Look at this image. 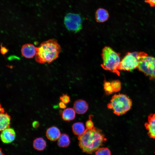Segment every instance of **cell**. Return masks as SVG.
Masks as SVG:
<instances>
[{
	"mask_svg": "<svg viewBox=\"0 0 155 155\" xmlns=\"http://www.w3.org/2000/svg\"><path fill=\"white\" fill-rule=\"evenodd\" d=\"M78 139L82 151L88 154H92L97 150L105 140L102 131L94 127L92 129L86 128Z\"/></svg>",
	"mask_w": 155,
	"mask_h": 155,
	"instance_id": "6da1fadb",
	"label": "cell"
},
{
	"mask_svg": "<svg viewBox=\"0 0 155 155\" xmlns=\"http://www.w3.org/2000/svg\"><path fill=\"white\" fill-rule=\"evenodd\" d=\"M36 61L40 64L49 63L58 57L61 49L57 40L52 39L42 42L36 47Z\"/></svg>",
	"mask_w": 155,
	"mask_h": 155,
	"instance_id": "7a4b0ae2",
	"label": "cell"
},
{
	"mask_svg": "<svg viewBox=\"0 0 155 155\" xmlns=\"http://www.w3.org/2000/svg\"><path fill=\"white\" fill-rule=\"evenodd\" d=\"M101 56L103 60L101 65L102 68L119 76V69L121 61L120 53L115 52L111 47L106 46L102 50Z\"/></svg>",
	"mask_w": 155,
	"mask_h": 155,
	"instance_id": "3957f363",
	"label": "cell"
},
{
	"mask_svg": "<svg viewBox=\"0 0 155 155\" xmlns=\"http://www.w3.org/2000/svg\"><path fill=\"white\" fill-rule=\"evenodd\" d=\"M132 101L126 95L119 94L113 95L110 102L107 104L108 108L113 110V113L117 116L126 113L131 108Z\"/></svg>",
	"mask_w": 155,
	"mask_h": 155,
	"instance_id": "277c9868",
	"label": "cell"
},
{
	"mask_svg": "<svg viewBox=\"0 0 155 155\" xmlns=\"http://www.w3.org/2000/svg\"><path fill=\"white\" fill-rule=\"evenodd\" d=\"M148 55L144 52H128L121 61L119 70L129 71L137 67L141 59Z\"/></svg>",
	"mask_w": 155,
	"mask_h": 155,
	"instance_id": "5b68a950",
	"label": "cell"
},
{
	"mask_svg": "<svg viewBox=\"0 0 155 155\" xmlns=\"http://www.w3.org/2000/svg\"><path fill=\"white\" fill-rule=\"evenodd\" d=\"M139 70L155 81V57L148 55L142 58L137 67Z\"/></svg>",
	"mask_w": 155,
	"mask_h": 155,
	"instance_id": "8992f818",
	"label": "cell"
},
{
	"mask_svg": "<svg viewBox=\"0 0 155 155\" xmlns=\"http://www.w3.org/2000/svg\"><path fill=\"white\" fill-rule=\"evenodd\" d=\"M64 24L68 30L77 32L82 28V20L79 14L71 13H68L65 16Z\"/></svg>",
	"mask_w": 155,
	"mask_h": 155,
	"instance_id": "52a82bcc",
	"label": "cell"
},
{
	"mask_svg": "<svg viewBox=\"0 0 155 155\" xmlns=\"http://www.w3.org/2000/svg\"><path fill=\"white\" fill-rule=\"evenodd\" d=\"M144 126L148 131V134L150 138H155V114L149 115L148 122L144 124Z\"/></svg>",
	"mask_w": 155,
	"mask_h": 155,
	"instance_id": "ba28073f",
	"label": "cell"
},
{
	"mask_svg": "<svg viewBox=\"0 0 155 155\" xmlns=\"http://www.w3.org/2000/svg\"><path fill=\"white\" fill-rule=\"evenodd\" d=\"M0 136L2 142L8 144L11 143L15 140L16 134L13 129L9 128L2 131Z\"/></svg>",
	"mask_w": 155,
	"mask_h": 155,
	"instance_id": "9c48e42d",
	"label": "cell"
},
{
	"mask_svg": "<svg viewBox=\"0 0 155 155\" xmlns=\"http://www.w3.org/2000/svg\"><path fill=\"white\" fill-rule=\"evenodd\" d=\"M21 52L22 56L26 58H33L36 53V47L31 44H24L21 48Z\"/></svg>",
	"mask_w": 155,
	"mask_h": 155,
	"instance_id": "30bf717a",
	"label": "cell"
},
{
	"mask_svg": "<svg viewBox=\"0 0 155 155\" xmlns=\"http://www.w3.org/2000/svg\"><path fill=\"white\" fill-rule=\"evenodd\" d=\"M73 108L77 113L83 114L88 111V105L84 100L79 99L75 100L74 102Z\"/></svg>",
	"mask_w": 155,
	"mask_h": 155,
	"instance_id": "8fae6325",
	"label": "cell"
},
{
	"mask_svg": "<svg viewBox=\"0 0 155 155\" xmlns=\"http://www.w3.org/2000/svg\"><path fill=\"white\" fill-rule=\"evenodd\" d=\"M61 134L59 129L55 126L49 128L46 132V136L47 138L52 141L58 140Z\"/></svg>",
	"mask_w": 155,
	"mask_h": 155,
	"instance_id": "7c38bea8",
	"label": "cell"
},
{
	"mask_svg": "<svg viewBox=\"0 0 155 155\" xmlns=\"http://www.w3.org/2000/svg\"><path fill=\"white\" fill-rule=\"evenodd\" d=\"M109 17L108 11L103 8H99L95 13V18L96 21L98 22L102 23L107 21Z\"/></svg>",
	"mask_w": 155,
	"mask_h": 155,
	"instance_id": "4fadbf2b",
	"label": "cell"
},
{
	"mask_svg": "<svg viewBox=\"0 0 155 155\" xmlns=\"http://www.w3.org/2000/svg\"><path fill=\"white\" fill-rule=\"evenodd\" d=\"M11 118L7 113H0V130H3L9 128Z\"/></svg>",
	"mask_w": 155,
	"mask_h": 155,
	"instance_id": "5bb4252c",
	"label": "cell"
},
{
	"mask_svg": "<svg viewBox=\"0 0 155 155\" xmlns=\"http://www.w3.org/2000/svg\"><path fill=\"white\" fill-rule=\"evenodd\" d=\"M75 112L73 108H68L63 111L62 117L65 121H69L73 120L75 117Z\"/></svg>",
	"mask_w": 155,
	"mask_h": 155,
	"instance_id": "9a60e30c",
	"label": "cell"
},
{
	"mask_svg": "<svg viewBox=\"0 0 155 155\" xmlns=\"http://www.w3.org/2000/svg\"><path fill=\"white\" fill-rule=\"evenodd\" d=\"M33 147L34 149L38 151H42L46 148V143L45 140L42 137L36 138L33 141Z\"/></svg>",
	"mask_w": 155,
	"mask_h": 155,
	"instance_id": "2e32d148",
	"label": "cell"
},
{
	"mask_svg": "<svg viewBox=\"0 0 155 155\" xmlns=\"http://www.w3.org/2000/svg\"><path fill=\"white\" fill-rule=\"evenodd\" d=\"M70 141L68 135L66 134H61L58 139V145L60 147L66 148L68 146Z\"/></svg>",
	"mask_w": 155,
	"mask_h": 155,
	"instance_id": "e0dca14e",
	"label": "cell"
},
{
	"mask_svg": "<svg viewBox=\"0 0 155 155\" xmlns=\"http://www.w3.org/2000/svg\"><path fill=\"white\" fill-rule=\"evenodd\" d=\"M72 129L73 133L79 136L81 135L85 130L83 123L80 122L73 123L72 126Z\"/></svg>",
	"mask_w": 155,
	"mask_h": 155,
	"instance_id": "ac0fdd59",
	"label": "cell"
},
{
	"mask_svg": "<svg viewBox=\"0 0 155 155\" xmlns=\"http://www.w3.org/2000/svg\"><path fill=\"white\" fill-rule=\"evenodd\" d=\"M104 89L106 94L107 95L111 94L114 92L111 82H110L105 80L104 81Z\"/></svg>",
	"mask_w": 155,
	"mask_h": 155,
	"instance_id": "d6986e66",
	"label": "cell"
},
{
	"mask_svg": "<svg viewBox=\"0 0 155 155\" xmlns=\"http://www.w3.org/2000/svg\"><path fill=\"white\" fill-rule=\"evenodd\" d=\"M111 84L114 92H117L120 90L121 84L119 80H113L111 82Z\"/></svg>",
	"mask_w": 155,
	"mask_h": 155,
	"instance_id": "ffe728a7",
	"label": "cell"
},
{
	"mask_svg": "<svg viewBox=\"0 0 155 155\" xmlns=\"http://www.w3.org/2000/svg\"><path fill=\"white\" fill-rule=\"evenodd\" d=\"M95 154V155H111V152L107 148H100L96 150Z\"/></svg>",
	"mask_w": 155,
	"mask_h": 155,
	"instance_id": "44dd1931",
	"label": "cell"
},
{
	"mask_svg": "<svg viewBox=\"0 0 155 155\" xmlns=\"http://www.w3.org/2000/svg\"><path fill=\"white\" fill-rule=\"evenodd\" d=\"M60 99L65 104L68 103L70 101V97L67 94H63L60 97Z\"/></svg>",
	"mask_w": 155,
	"mask_h": 155,
	"instance_id": "7402d4cb",
	"label": "cell"
},
{
	"mask_svg": "<svg viewBox=\"0 0 155 155\" xmlns=\"http://www.w3.org/2000/svg\"><path fill=\"white\" fill-rule=\"evenodd\" d=\"M86 126L87 129H92L94 126V123L90 119L87 121L86 123Z\"/></svg>",
	"mask_w": 155,
	"mask_h": 155,
	"instance_id": "603a6c76",
	"label": "cell"
},
{
	"mask_svg": "<svg viewBox=\"0 0 155 155\" xmlns=\"http://www.w3.org/2000/svg\"><path fill=\"white\" fill-rule=\"evenodd\" d=\"M145 2L148 3L152 7H155V0H145Z\"/></svg>",
	"mask_w": 155,
	"mask_h": 155,
	"instance_id": "cb8c5ba5",
	"label": "cell"
},
{
	"mask_svg": "<svg viewBox=\"0 0 155 155\" xmlns=\"http://www.w3.org/2000/svg\"><path fill=\"white\" fill-rule=\"evenodd\" d=\"M39 122L36 121H34L32 123V126L34 128H38L39 126Z\"/></svg>",
	"mask_w": 155,
	"mask_h": 155,
	"instance_id": "d4e9b609",
	"label": "cell"
},
{
	"mask_svg": "<svg viewBox=\"0 0 155 155\" xmlns=\"http://www.w3.org/2000/svg\"><path fill=\"white\" fill-rule=\"evenodd\" d=\"M59 107L61 108H65L66 107L65 104L62 102L59 103Z\"/></svg>",
	"mask_w": 155,
	"mask_h": 155,
	"instance_id": "484cf974",
	"label": "cell"
},
{
	"mask_svg": "<svg viewBox=\"0 0 155 155\" xmlns=\"http://www.w3.org/2000/svg\"><path fill=\"white\" fill-rule=\"evenodd\" d=\"M4 110L3 108H1V106L0 107V113H4Z\"/></svg>",
	"mask_w": 155,
	"mask_h": 155,
	"instance_id": "4316f807",
	"label": "cell"
},
{
	"mask_svg": "<svg viewBox=\"0 0 155 155\" xmlns=\"http://www.w3.org/2000/svg\"><path fill=\"white\" fill-rule=\"evenodd\" d=\"M0 155H4V154L2 152L1 149V150H0Z\"/></svg>",
	"mask_w": 155,
	"mask_h": 155,
	"instance_id": "83f0119b",
	"label": "cell"
}]
</instances>
